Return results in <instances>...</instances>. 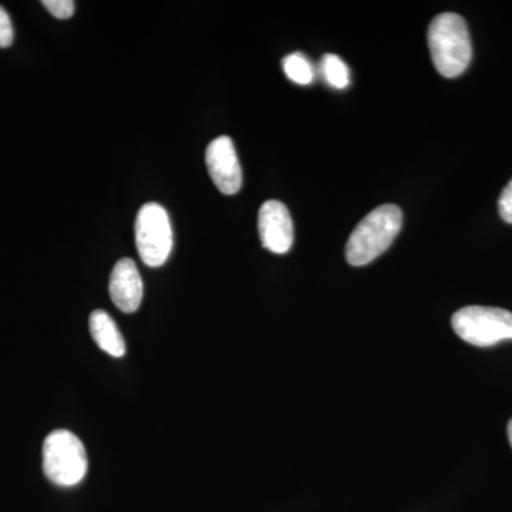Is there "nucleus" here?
I'll return each mask as SVG.
<instances>
[{
	"instance_id": "9",
	"label": "nucleus",
	"mask_w": 512,
	"mask_h": 512,
	"mask_svg": "<svg viewBox=\"0 0 512 512\" xmlns=\"http://www.w3.org/2000/svg\"><path fill=\"white\" fill-rule=\"evenodd\" d=\"M90 333L94 342L103 352L113 357H121L126 353V342L116 322L111 319L109 313L94 311L89 319Z\"/></svg>"
},
{
	"instance_id": "4",
	"label": "nucleus",
	"mask_w": 512,
	"mask_h": 512,
	"mask_svg": "<svg viewBox=\"0 0 512 512\" xmlns=\"http://www.w3.org/2000/svg\"><path fill=\"white\" fill-rule=\"evenodd\" d=\"M458 338L478 348L512 340V313L488 306H466L451 319Z\"/></svg>"
},
{
	"instance_id": "12",
	"label": "nucleus",
	"mask_w": 512,
	"mask_h": 512,
	"mask_svg": "<svg viewBox=\"0 0 512 512\" xmlns=\"http://www.w3.org/2000/svg\"><path fill=\"white\" fill-rule=\"evenodd\" d=\"M42 3L57 19H70L73 16V0H43Z\"/></svg>"
},
{
	"instance_id": "1",
	"label": "nucleus",
	"mask_w": 512,
	"mask_h": 512,
	"mask_svg": "<svg viewBox=\"0 0 512 512\" xmlns=\"http://www.w3.org/2000/svg\"><path fill=\"white\" fill-rule=\"evenodd\" d=\"M431 60L437 72L454 79L466 72L473 57L466 20L456 13H441L431 20L427 33Z\"/></svg>"
},
{
	"instance_id": "15",
	"label": "nucleus",
	"mask_w": 512,
	"mask_h": 512,
	"mask_svg": "<svg viewBox=\"0 0 512 512\" xmlns=\"http://www.w3.org/2000/svg\"><path fill=\"white\" fill-rule=\"evenodd\" d=\"M508 439H510V443L512 446V420L508 423Z\"/></svg>"
},
{
	"instance_id": "14",
	"label": "nucleus",
	"mask_w": 512,
	"mask_h": 512,
	"mask_svg": "<svg viewBox=\"0 0 512 512\" xmlns=\"http://www.w3.org/2000/svg\"><path fill=\"white\" fill-rule=\"evenodd\" d=\"M498 210H500L501 218L508 222V224H512V180L504 188V191L501 192Z\"/></svg>"
},
{
	"instance_id": "8",
	"label": "nucleus",
	"mask_w": 512,
	"mask_h": 512,
	"mask_svg": "<svg viewBox=\"0 0 512 512\" xmlns=\"http://www.w3.org/2000/svg\"><path fill=\"white\" fill-rule=\"evenodd\" d=\"M110 298L124 313H133L143 301V279L131 259H120L110 275Z\"/></svg>"
},
{
	"instance_id": "7",
	"label": "nucleus",
	"mask_w": 512,
	"mask_h": 512,
	"mask_svg": "<svg viewBox=\"0 0 512 512\" xmlns=\"http://www.w3.org/2000/svg\"><path fill=\"white\" fill-rule=\"evenodd\" d=\"M262 245L274 254H286L293 245V222L285 204L266 201L258 215Z\"/></svg>"
},
{
	"instance_id": "3",
	"label": "nucleus",
	"mask_w": 512,
	"mask_h": 512,
	"mask_svg": "<svg viewBox=\"0 0 512 512\" xmlns=\"http://www.w3.org/2000/svg\"><path fill=\"white\" fill-rule=\"evenodd\" d=\"M86 448L79 437L67 430H56L43 443V471L53 484L73 487L87 473Z\"/></svg>"
},
{
	"instance_id": "2",
	"label": "nucleus",
	"mask_w": 512,
	"mask_h": 512,
	"mask_svg": "<svg viewBox=\"0 0 512 512\" xmlns=\"http://www.w3.org/2000/svg\"><path fill=\"white\" fill-rule=\"evenodd\" d=\"M403 214L397 205L376 208L353 229L346 244V259L352 266H365L393 244L402 229Z\"/></svg>"
},
{
	"instance_id": "6",
	"label": "nucleus",
	"mask_w": 512,
	"mask_h": 512,
	"mask_svg": "<svg viewBox=\"0 0 512 512\" xmlns=\"http://www.w3.org/2000/svg\"><path fill=\"white\" fill-rule=\"evenodd\" d=\"M205 161L212 181L222 194L234 195L241 190L242 170L231 138L222 136L211 141Z\"/></svg>"
},
{
	"instance_id": "10",
	"label": "nucleus",
	"mask_w": 512,
	"mask_h": 512,
	"mask_svg": "<svg viewBox=\"0 0 512 512\" xmlns=\"http://www.w3.org/2000/svg\"><path fill=\"white\" fill-rule=\"evenodd\" d=\"M320 70L330 86L335 89H346L350 83V70L346 63L336 55L323 56Z\"/></svg>"
},
{
	"instance_id": "11",
	"label": "nucleus",
	"mask_w": 512,
	"mask_h": 512,
	"mask_svg": "<svg viewBox=\"0 0 512 512\" xmlns=\"http://www.w3.org/2000/svg\"><path fill=\"white\" fill-rule=\"evenodd\" d=\"M284 72L291 82L301 84V86H308L313 82V67L311 62L306 59L302 53H292V55L286 56L284 62Z\"/></svg>"
},
{
	"instance_id": "13",
	"label": "nucleus",
	"mask_w": 512,
	"mask_h": 512,
	"mask_svg": "<svg viewBox=\"0 0 512 512\" xmlns=\"http://www.w3.org/2000/svg\"><path fill=\"white\" fill-rule=\"evenodd\" d=\"M13 43V26L8 12L0 6V47H9Z\"/></svg>"
},
{
	"instance_id": "5",
	"label": "nucleus",
	"mask_w": 512,
	"mask_h": 512,
	"mask_svg": "<svg viewBox=\"0 0 512 512\" xmlns=\"http://www.w3.org/2000/svg\"><path fill=\"white\" fill-rule=\"evenodd\" d=\"M134 228L141 261L151 268L164 265L173 251V228L167 211L156 202L144 205Z\"/></svg>"
}]
</instances>
